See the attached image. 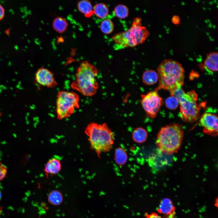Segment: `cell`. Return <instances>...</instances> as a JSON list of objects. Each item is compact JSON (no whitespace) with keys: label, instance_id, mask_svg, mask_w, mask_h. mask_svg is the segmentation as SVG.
Returning <instances> with one entry per match:
<instances>
[{"label":"cell","instance_id":"cell-1","mask_svg":"<svg viewBox=\"0 0 218 218\" xmlns=\"http://www.w3.org/2000/svg\"><path fill=\"white\" fill-rule=\"evenodd\" d=\"M157 70L159 83L156 90H167L171 95L183 85L184 70L182 64L177 61L165 60L160 64Z\"/></svg>","mask_w":218,"mask_h":218},{"label":"cell","instance_id":"cell-2","mask_svg":"<svg viewBox=\"0 0 218 218\" xmlns=\"http://www.w3.org/2000/svg\"><path fill=\"white\" fill-rule=\"evenodd\" d=\"M98 72L97 68L88 61H82L77 70L75 80L71 88L86 97L96 94L98 88L96 78Z\"/></svg>","mask_w":218,"mask_h":218},{"label":"cell","instance_id":"cell-3","mask_svg":"<svg viewBox=\"0 0 218 218\" xmlns=\"http://www.w3.org/2000/svg\"><path fill=\"white\" fill-rule=\"evenodd\" d=\"M84 132L88 137L91 148L99 157L101 153L108 152L111 149L114 136L106 123H91L86 127Z\"/></svg>","mask_w":218,"mask_h":218},{"label":"cell","instance_id":"cell-4","mask_svg":"<svg viewBox=\"0 0 218 218\" xmlns=\"http://www.w3.org/2000/svg\"><path fill=\"white\" fill-rule=\"evenodd\" d=\"M149 35L146 28L142 25L141 18L137 17L134 19L129 29L117 33L112 37L115 43L114 49L118 50L134 47L143 43Z\"/></svg>","mask_w":218,"mask_h":218},{"label":"cell","instance_id":"cell-5","mask_svg":"<svg viewBox=\"0 0 218 218\" xmlns=\"http://www.w3.org/2000/svg\"><path fill=\"white\" fill-rule=\"evenodd\" d=\"M183 131L181 125L172 124L162 127L158 132L156 144L162 153L171 155L177 152L183 137Z\"/></svg>","mask_w":218,"mask_h":218},{"label":"cell","instance_id":"cell-6","mask_svg":"<svg viewBox=\"0 0 218 218\" xmlns=\"http://www.w3.org/2000/svg\"><path fill=\"white\" fill-rule=\"evenodd\" d=\"M178 99L180 104V117L185 122H195L200 117V108L197 103L198 96L194 90L186 93L181 88L171 94Z\"/></svg>","mask_w":218,"mask_h":218},{"label":"cell","instance_id":"cell-7","mask_svg":"<svg viewBox=\"0 0 218 218\" xmlns=\"http://www.w3.org/2000/svg\"><path fill=\"white\" fill-rule=\"evenodd\" d=\"M79 97L72 91H61L58 92L56 100V111L60 120L70 116L79 107Z\"/></svg>","mask_w":218,"mask_h":218},{"label":"cell","instance_id":"cell-8","mask_svg":"<svg viewBox=\"0 0 218 218\" xmlns=\"http://www.w3.org/2000/svg\"><path fill=\"white\" fill-rule=\"evenodd\" d=\"M140 103L147 117L154 119L164 103L158 91L155 89L146 94H141Z\"/></svg>","mask_w":218,"mask_h":218},{"label":"cell","instance_id":"cell-9","mask_svg":"<svg viewBox=\"0 0 218 218\" xmlns=\"http://www.w3.org/2000/svg\"><path fill=\"white\" fill-rule=\"evenodd\" d=\"M203 127L204 133L216 137L218 135V117L217 115L211 113H205L201 116L200 121Z\"/></svg>","mask_w":218,"mask_h":218},{"label":"cell","instance_id":"cell-10","mask_svg":"<svg viewBox=\"0 0 218 218\" xmlns=\"http://www.w3.org/2000/svg\"><path fill=\"white\" fill-rule=\"evenodd\" d=\"M34 79L38 85L48 88H54L58 84L53 73L47 68H39L35 75Z\"/></svg>","mask_w":218,"mask_h":218},{"label":"cell","instance_id":"cell-11","mask_svg":"<svg viewBox=\"0 0 218 218\" xmlns=\"http://www.w3.org/2000/svg\"><path fill=\"white\" fill-rule=\"evenodd\" d=\"M218 53L211 52L207 56L203 63V68L210 73L216 72L218 71Z\"/></svg>","mask_w":218,"mask_h":218},{"label":"cell","instance_id":"cell-12","mask_svg":"<svg viewBox=\"0 0 218 218\" xmlns=\"http://www.w3.org/2000/svg\"><path fill=\"white\" fill-rule=\"evenodd\" d=\"M60 160L56 158H52L47 162L44 168L46 175H54L58 173L61 170Z\"/></svg>","mask_w":218,"mask_h":218},{"label":"cell","instance_id":"cell-13","mask_svg":"<svg viewBox=\"0 0 218 218\" xmlns=\"http://www.w3.org/2000/svg\"><path fill=\"white\" fill-rule=\"evenodd\" d=\"M157 211L166 216L175 213V208L171 200L165 198L161 201Z\"/></svg>","mask_w":218,"mask_h":218},{"label":"cell","instance_id":"cell-14","mask_svg":"<svg viewBox=\"0 0 218 218\" xmlns=\"http://www.w3.org/2000/svg\"><path fill=\"white\" fill-rule=\"evenodd\" d=\"M157 73L154 70H148L145 71L142 76L143 82L145 84L150 85L156 84L158 81Z\"/></svg>","mask_w":218,"mask_h":218},{"label":"cell","instance_id":"cell-15","mask_svg":"<svg viewBox=\"0 0 218 218\" xmlns=\"http://www.w3.org/2000/svg\"><path fill=\"white\" fill-rule=\"evenodd\" d=\"M78 8L79 11L84 14L86 17H90L94 13L92 4L88 0L79 1L78 3Z\"/></svg>","mask_w":218,"mask_h":218},{"label":"cell","instance_id":"cell-16","mask_svg":"<svg viewBox=\"0 0 218 218\" xmlns=\"http://www.w3.org/2000/svg\"><path fill=\"white\" fill-rule=\"evenodd\" d=\"M68 24L66 20L61 17H58L53 20L52 26L54 29L57 32L62 33L66 30Z\"/></svg>","mask_w":218,"mask_h":218},{"label":"cell","instance_id":"cell-17","mask_svg":"<svg viewBox=\"0 0 218 218\" xmlns=\"http://www.w3.org/2000/svg\"><path fill=\"white\" fill-rule=\"evenodd\" d=\"M94 13L97 17L103 18L106 17L109 14V9L107 6L104 3L97 4L93 10Z\"/></svg>","mask_w":218,"mask_h":218},{"label":"cell","instance_id":"cell-18","mask_svg":"<svg viewBox=\"0 0 218 218\" xmlns=\"http://www.w3.org/2000/svg\"><path fill=\"white\" fill-rule=\"evenodd\" d=\"M48 201L54 206H58L63 202V197L61 193L57 190L51 191L48 196Z\"/></svg>","mask_w":218,"mask_h":218},{"label":"cell","instance_id":"cell-19","mask_svg":"<svg viewBox=\"0 0 218 218\" xmlns=\"http://www.w3.org/2000/svg\"><path fill=\"white\" fill-rule=\"evenodd\" d=\"M133 138L134 140L138 143L144 142L147 139V134L146 130L141 127L136 128L132 134Z\"/></svg>","mask_w":218,"mask_h":218},{"label":"cell","instance_id":"cell-20","mask_svg":"<svg viewBox=\"0 0 218 218\" xmlns=\"http://www.w3.org/2000/svg\"><path fill=\"white\" fill-rule=\"evenodd\" d=\"M127 156L125 150L122 148H118L115 152V160L119 165H124L126 162Z\"/></svg>","mask_w":218,"mask_h":218},{"label":"cell","instance_id":"cell-21","mask_svg":"<svg viewBox=\"0 0 218 218\" xmlns=\"http://www.w3.org/2000/svg\"><path fill=\"white\" fill-rule=\"evenodd\" d=\"M114 13V15L119 18H125L128 15L129 9L125 5L119 4L115 7Z\"/></svg>","mask_w":218,"mask_h":218},{"label":"cell","instance_id":"cell-22","mask_svg":"<svg viewBox=\"0 0 218 218\" xmlns=\"http://www.w3.org/2000/svg\"><path fill=\"white\" fill-rule=\"evenodd\" d=\"M114 26L112 21L110 19L103 20L100 25V29L102 32L105 34L111 33L114 30Z\"/></svg>","mask_w":218,"mask_h":218},{"label":"cell","instance_id":"cell-23","mask_svg":"<svg viewBox=\"0 0 218 218\" xmlns=\"http://www.w3.org/2000/svg\"><path fill=\"white\" fill-rule=\"evenodd\" d=\"M167 107L169 109L174 110L178 107L179 102L177 97L171 95L167 97L165 101Z\"/></svg>","mask_w":218,"mask_h":218},{"label":"cell","instance_id":"cell-24","mask_svg":"<svg viewBox=\"0 0 218 218\" xmlns=\"http://www.w3.org/2000/svg\"><path fill=\"white\" fill-rule=\"evenodd\" d=\"M7 172L6 167L0 162V182L5 177Z\"/></svg>","mask_w":218,"mask_h":218},{"label":"cell","instance_id":"cell-25","mask_svg":"<svg viewBox=\"0 0 218 218\" xmlns=\"http://www.w3.org/2000/svg\"><path fill=\"white\" fill-rule=\"evenodd\" d=\"M146 218H162L160 216L155 213L150 214L146 213L145 215Z\"/></svg>","mask_w":218,"mask_h":218},{"label":"cell","instance_id":"cell-26","mask_svg":"<svg viewBox=\"0 0 218 218\" xmlns=\"http://www.w3.org/2000/svg\"><path fill=\"white\" fill-rule=\"evenodd\" d=\"M5 9L0 4V20L2 19L5 15Z\"/></svg>","mask_w":218,"mask_h":218},{"label":"cell","instance_id":"cell-27","mask_svg":"<svg viewBox=\"0 0 218 218\" xmlns=\"http://www.w3.org/2000/svg\"><path fill=\"white\" fill-rule=\"evenodd\" d=\"M180 18L177 16H174L172 18V22L175 24H178L180 22Z\"/></svg>","mask_w":218,"mask_h":218},{"label":"cell","instance_id":"cell-28","mask_svg":"<svg viewBox=\"0 0 218 218\" xmlns=\"http://www.w3.org/2000/svg\"><path fill=\"white\" fill-rule=\"evenodd\" d=\"M175 213H174L169 216H166V218H174Z\"/></svg>","mask_w":218,"mask_h":218},{"label":"cell","instance_id":"cell-29","mask_svg":"<svg viewBox=\"0 0 218 218\" xmlns=\"http://www.w3.org/2000/svg\"><path fill=\"white\" fill-rule=\"evenodd\" d=\"M1 197H2V194H1V192L0 190V200L1 199Z\"/></svg>","mask_w":218,"mask_h":218},{"label":"cell","instance_id":"cell-30","mask_svg":"<svg viewBox=\"0 0 218 218\" xmlns=\"http://www.w3.org/2000/svg\"><path fill=\"white\" fill-rule=\"evenodd\" d=\"M2 115V113L0 111V117Z\"/></svg>","mask_w":218,"mask_h":218}]
</instances>
